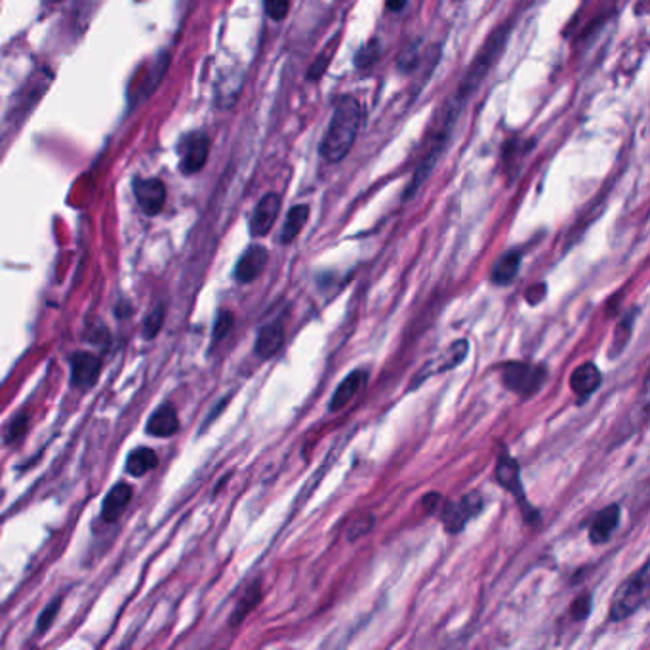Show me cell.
I'll return each mask as SVG.
<instances>
[{
	"label": "cell",
	"mask_w": 650,
	"mask_h": 650,
	"mask_svg": "<svg viewBox=\"0 0 650 650\" xmlns=\"http://www.w3.org/2000/svg\"><path fill=\"white\" fill-rule=\"evenodd\" d=\"M164 323V305L159 304L149 315H147V319H145V323H143V338L145 340H151V338H155L157 334H159V330H161V326H163Z\"/></svg>",
	"instance_id": "cb8c5ba5"
},
{
	"label": "cell",
	"mask_w": 650,
	"mask_h": 650,
	"mask_svg": "<svg viewBox=\"0 0 650 650\" xmlns=\"http://www.w3.org/2000/svg\"><path fill=\"white\" fill-rule=\"evenodd\" d=\"M618 521H620V508L616 504L599 511V515L591 523V542L593 544H605L612 536V532L618 527Z\"/></svg>",
	"instance_id": "e0dca14e"
},
{
	"label": "cell",
	"mask_w": 650,
	"mask_h": 650,
	"mask_svg": "<svg viewBox=\"0 0 650 650\" xmlns=\"http://www.w3.org/2000/svg\"><path fill=\"white\" fill-rule=\"evenodd\" d=\"M483 509V498L477 492L464 496L460 502H447L441 511V521L448 532L456 534L466 527L471 517H475Z\"/></svg>",
	"instance_id": "8992f818"
},
{
	"label": "cell",
	"mask_w": 650,
	"mask_h": 650,
	"mask_svg": "<svg viewBox=\"0 0 650 650\" xmlns=\"http://www.w3.org/2000/svg\"><path fill=\"white\" fill-rule=\"evenodd\" d=\"M504 384L521 397L534 395L546 380V368L529 363H509L502 372Z\"/></svg>",
	"instance_id": "277c9868"
},
{
	"label": "cell",
	"mask_w": 650,
	"mask_h": 650,
	"mask_svg": "<svg viewBox=\"0 0 650 650\" xmlns=\"http://www.w3.org/2000/svg\"><path fill=\"white\" fill-rule=\"evenodd\" d=\"M231 326H233V315L227 313V311L220 313V317H218V321H216V326H214V340L220 342L222 338H225V336L229 334Z\"/></svg>",
	"instance_id": "f1b7e54d"
},
{
	"label": "cell",
	"mask_w": 650,
	"mask_h": 650,
	"mask_svg": "<svg viewBox=\"0 0 650 650\" xmlns=\"http://www.w3.org/2000/svg\"><path fill=\"white\" fill-rule=\"evenodd\" d=\"M601 372L599 368L591 363H584V365L578 366L572 376H570V387L572 391L580 397V401L588 399L591 393L601 386Z\"/></svg>",
	"instance_id": "5bb4252c"
},
{
	"label": "cell",
	"mask_w": 650,
	"mask_h": 650,
	"mask_svg": "<svg viewBox=\"0 0 650 650\" xmlns=\"http://www.w3.org/2000/svg\"><path fill=\"white\" fill-rule=\"evenodd\" d=\"M468 349L469 344L466 340L456 342V344L450 347L447 353L437 361V372H445V370H450V368L460 365V363L466 359Z\"/></svg>",
	"instance_id": "44dd1931"
},
{
	"label": "cell",
	"mask_w": 650,
	"mask_h": 650,
	"mask_svg": "<svg viewBox=\"0 0 650 650\" xmlns=\"http://www.w3.org/2000/svg\"><path fill=\"white\" fill-rule=\"evenodd\" d=\"M496 479L502 487L511 492L513 496H517L519 500H523V485H521V469L515 458H511L509 454H502L498 458L496 464Z\"/></svg>",
	"instance_id": "9a60e30c"
},
{
	"label": "cell",
	"mask_w": 650,
	"mask_h": 650,
	"mask_svg": "<svg viewBox=\"0 0 650 650\" xmlns=\"http://www.w3.org/2000/svg\"><path fill=\"white\" fill-rule=\"evenodd\" d=\"M157 464H159V458H157V454L151 448H136L126 458V471L130 475H134V477H143L149 471L157 468Z\"/></svg>",
	"instance_id": "d6986e66"
},
{
	"label": "cell",
	"mask_w": 650,
	"mask_h": 650,
	"mask_svg": "<svg viewBox=\"0 0 650 650\" xmlns=\"http://www.w3.org/2000/svg\"><path fill=\"white\" fill-rule=\"evenodd\" d=\"M328 54L330 52H325V54H321L319 58H317V61H313V65H311V69H309V73H307V79L309 81H319V77L323 75L326 71V67H328Z\"/></svg>",
	"instance_id": "f546056e"
},
{
	"label": "cell",
	"mask_w": 650,
	"mask_h": 650,
	"mask_svg": "<svg viewBox=\"0 0 650 650\" xmlns=\"http://www.w3.org/2000/svg\"><path fill=\"white\" fill-rule=\"evenodd\" d=\"M372 525H374V519H372L370 515H361V517H357V519L351 523V527H349V536H347V538L353 542V540H357L359 536H365L366 532L372 529Z\"/></svg>",
	"instance_id": "484cf974"
},
{
	"label": "cell",
	"mask_w": 650,
	"mask_h": 650,
	"mask_svg": "<svg viewBox=\"0 0 650 650\" xmlns=\"http://www.w3.org/2000/svg\"><path fill=\"white\" fill-rule=\"evenodd\" d=\"M509 27L511 21H506L502 27H498L490 37H488L485 46L479 50V54L475 56L473 63L469 65L468 73L464 75V79L460 82L456 96L464 102L469 100V96L479 88V84L485 81L488 71L492 69V65L498 60V56L504 52L506 42L509 37Z\"/></svg>",
	"instance_id": "7a4b0ae2"
},
{
	"label": "cell",
	"mask_w": 650,
	"mask_h": 650,
	"mask_svg": "<svg viewBox=\"0 0 650 650\" xmlns=\"http://www.w3.org/2000/svg\"><path fill=\"white\" fill-rule=\"evenodd\" d=\"M378 58H380V42L376 41V39H372V41L365 44V46L355 54L353 63H355V67L365 69V67H370V65H372L374 61L378 60Z\"/></svg>",
	"instance_id": "603a6c76"
},
{
	"label": "cell",
	"mask_w": 650,
	"mask_h": 650,
	"mask_svg": "<svg viewBox=\"0 0 650 650\" xmlns=\"http://www.w3.org/2000/svg\"><path fill=\"white\" fill-rule=\"evenodd\" d=\"M285 344V326L281 321L269 323L265 325L256 338V355L262 359H269L275 353H279V349Z\"/></svg>",
	"instance_id": "7c38bea8"
},
{
	"label": "cell",
	"mask_w": 650,
	"mask_h": 650,
	"mask_svg": "<svg viewBox=\"0 0 650 650\" xmlns=\"http://www.w3.org/2000/svg\"><path fill=\"white\" fill-rule=\"evenodd\" d=\"M60 612V599H56L54 603H50L46 609L42 610L41 618H39V624H37V633H44L52 626L54 618L58 616Z\"/></svg>",
	"instance_id": "4316f807"
},
{
	"label": "cell",
	"mask_w": 650,
	"mask_h": 650,
	"mask_svg": "<svg viewBox=\"0 0 650 650\" xmlns=\"http://www.w3.org/2000/svg\"><path fill=\"white\" fill-rule=\"evenodd\" d=\"M546 292H548V288H546V285L544 283H540V285L532 286L530 290H527V302L532 305L538 304L540 300H544V296H546Z\"/></svg>",
	"instance_id": "4dcf8cb0"
},
{
	"label": "cell",
	"mask_w": 650,
	"mask_h": 650,
	"mask_svg": "<svg viewBox=\"0 0 650 650\" xmlns=\"http://www.w3.org/2000/svg\"><path fill=\"white\" fill-rule=\"evenodd\" d=\"M210 140L204 132L187 134L180 143V168L185 176L201 172L208 161Z\"/></svg>",
	"instance_id": "5b68a950"
},
{
	"label": "cell",
	"mask_w": 650,
	"mask_h": 650,
	"mask_svg": "<svg viewBox=\"0 0 650 650\" xmlns=\"http://www.w3.org/2000/svg\"><path fill=\"white\" fill-rule=\"evenodd\" d=\"M519 267H521V252L517 250H509L506 252L494 267H492V273H490V279L494 285L506 286L517 277L519 273Z\"/></svg>",
	"instance_id": "ac0fdd59"
},
{
	"label": "cell",
	"mask_w": 650,
	"mask_h": 650,
	"mask_svg": "<svg viewBox=\"0 0 650 650\" xmlns=\"http://www.w3.org/2000/svg\"><path fill=\"white\" fill-rule=\"evenodd\" d=\"M387 8L391 12H401L407 6V0H386Z\"/></svg>",
	"instance_id": "1f68e13d"
},
{
	"label": "cell",
	"mask_w": 650,
	"mask_h": 650,
	"mask_svg": "<svg viewBox=\"0 0 650 650\" xmlns=\"http://www.w3.org/2000/svg\"><path fill=\"white\" fill-rule=\"evenodd\" d=\"M290 12V0H265V14L273 21H283Z\"/></svg>",
	"instance_id": "d4e9b609"
},
{
	"label": "cell",
	"mask_w": 650,
	"mask_h": 650,
	"mask_svg": "<svg viewBox=\"0 0 650 650\" xmlns=\"http://www.w3.org/2000/svg\"><path fill=\"white\" fill-rule=\"evenodd\" d=\"M102 361L88 351H79L71 357V384L79 391H86L98 382Z\"/></svg>",
	"instance_id": "ba28073f"
},
{
	"label": "cell",
	"mask_w": 650,
	"mask_h": 650,
	"mask_svg": "<svg viewBox=\"0 0 650 650\" xmlns=\"http://www.w3.org/2000/svg\"><path fill=\"white\" fill-rule=\"evenodd\" d=\"M52 2H58V0H52Z\"/></svg>",
	"instance_id": "d6a6232c"
},
{
	"label": "cell",
	"mask_w": 650,
	"mask_h": 650,
	"mask_svg": "<svg viewBox=\"0 0 650 650\" xmlns=\"http://www.w3.org/2000/svg\"><path fill=\"white\" fill-rule=\"evenodd\" d=\"M591 609V597L586 593V595H580L574 603H572V609H570V614L576 622H582L588 614H590Z\"/></svg>",
	"instance_id": "83f0119b"
},
{
	"label": "cell",
	"mask_w": 650,
	"mask_h": 650,
	"mask_svg": "<svg viewBox=\"0 0 650 650\" xmlns=\"http://www.w3.org/2000/svg\"><path fill=\"white\" fill-rule=\"evenodd\" d=\"M363 121L365 113L357 98L346 96L338 102L321 142V157L326 163L338 164L346 159L361 132Z\"/></svg>",
	"instance_id": "6da1fadb"
},
{
	"label": "cell",
	"mask_w": 650,
	"mask_h": 650,
	"mask_svg": "<svg viewBox=\"0 0 650 650\" xmlns=\"http://www.w3.org/2000/svg\"><path fill=\"white\" fill-rule=\"evenodd\" d=\"M134 197L145 216H157L166 204V187L157 178H140L134 182Z\"/></svg>",
	"instance_id": "52a82bcc"
},
{
	"label": "cell",
	"mask_w": 650,
	"mask_h": 650,
	"mask_svg": "<svg viewBox=\"0 0 650 650\" xmlns=\"http://www.w3.org/2000/svg\"><path fill=\"white\" fill-rule=\"evenodd\" d=\"M309 220V206L307 204H296L288 210L286 214L285 227H283V235H281V243L290 244L304 229L305 224Z\"/></svg>",
	"instance_id": "ffe728a7"
},
{
	"label": "cell",
	"mask_w": 650,
	"mask_h": 650,
	"mask_svg": "<svg viewBox=\"0 0 650 650\" xmlns=\"http://www.w3.org/2000/svg\"><path fill=\"white\" fill-rule=\"evenodd\" d=\"M267 262H269V252L265 250L264 246L254 244V246L246 248L235 267V279L243 285L256 281L264 273Z\"/></svg>",
	"instance_id": "30bf717a"
},
{
	"label": "cell",
	"mask_w": 650,
	"mask_h": 650,
	"mask_svg": "<svg viewBox=\"0 0 650 650\" xmlns=\"http://www.w3.org/2000/svg\"><path fill=\"white\" fill-rule=\"evenodd\" d=\"M365 386V370H355V372H351V374L347 376L346 380L338 386V389L334 391V397H332V401H330L328 408H330L332 412L342 410V408L347 407V405L355 399V395H357V393H359V391H361Z\"/></svg>",
	"instance_id": "2e32d148"
},
{
	"label": "cell",
	"mask_w": 650,
	"mask_h": 650,
	"mask_svg": "<svg viewBox=\"0 0 650 650\" xmlns=\"http://www.w3.org/2000/svg\"><path fill=\"white\" fill-rule=\"evenodd\" d=\"M134 494V488L126 483H119L109 490V494L105 496L102 506L103 521L107 523H115L121 519L122 511L130 504V498Z\"/></svg>",
	"instance_id": "4fadbf2b"
},
{
	"label": "cell",
	"mask_w": 650,
	"mask_h": 650,
	"mask_svg": "<svg viewBox=\"0 0 650 650\" xmlns=\"http://www.w3.org/2000/svg\"><path fill=\"white\" fill-rule=\"evenodd\" d=\"M647 572H649V565L645 563L637 574H633L616 590L614 599H612V607H610L612 622H622L635 610L641 609V605L647 599V590H649V574Z\"/></svg>",
	"instance_id": "3957f363"
},
{
	"label": "cell",
	"mask_w": 650,
	"mask_h": 650,
	"mask_svg": "<svg viewBox=\"0 0 650 650\" xmlns=\"http://www.w3.org/2000/svg\"><path fill=\"white\" fill-rule=\"evenodd\" d=\"M258 601H260V584L252 586L250 590L244 593L243 599L239 601L237 609H235L233 616H231V622H233V624H239V622H243L244 616H246L250 610L256 607V603H258Z\"/></svg>",
	"instance_id": "7402d4cb"
},
{
	"label": "cell",
	"mask_w": 650,
	"mask_h": 650,
	"mask_svg": "<svg viewBox=\"0 0 650 650\" xmlns=\"http://www.w3.org/2000/svg\"><path fill=\"white\" fill-rule=\"evenodd\" d=\"M178 429H180V418H178L176 408L172 405H163L157 412H153L147 422V427H145V431L149 435L159 437V439L176 435Z\"/></svg>",
	"instance_id": "8fae6325"
},
{
	"label": "cell",
	"mask_w": 650,
	"mask_h": 650,
	"mask_svg": "<svg viewBox=\"0 0 650 650\" xmlns=\"http://www.w3.org/2000/svg\"><path fill=\"white\" fill-rule=\"evenodd\" d=\"M279 212H281V197L277 193L264 195L252 212L250 233L254 237H265L277 222Z\"/></svg>",
	"instance_id": "9c48e42d"
}]
</instances>
